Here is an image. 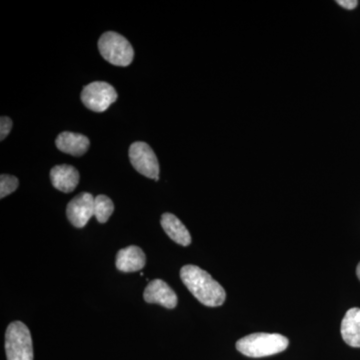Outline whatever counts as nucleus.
Listing matches in <instances>:
<instances>
[{
	"label": "nucleus",
	"mask_w": 360,
	"mask_h": 360,
	"mask_svg": "<svg viewBox=\"0 0 360 360\" xmlns=\"http://www.w3.org/2000/svg\"><path fill=\"white\" fill-rule=\"evenodd\" d=\"M336 4L343 7V8L348 9V11H352L359 6V1H356V0H338Z\"/></svg>",
	"instance_id": "f3484780"
},
{
	"label": "nucleus",
	"mask_w": 360,
	"mask_h": 360,
	"mask_svg": "<svg viewBox=\"0 0 360 360\" xmlns=\"http://www.w3.org/2000/svg\"><path fill=\"white\" fill-rule=\"evenodd\" d=\"M94 200L96 198L89 193H82L75 196L66 207V215L70 224L77 229H82L94 215Z\"/></svg>",
	"instance_id": "0eeeda50"
},
{
	"label": "nucleus",
	"mask_w": 360,
	"mask_h": 360,
	"mask_svg": "<svg viewBox=\"0 0 360 360\" xmlns=\"http://www.w3.org/2000/svg\"><path fill=\"white\" fill-rule=\"evenodd\" d=\"M13 129V120L7 116L0 118V141H4Z\"/></svg>",
	"instance_id": "dca6fc26"
},
{
	"label": "nucleus",
	"mask_w": 360,
	"mask_h": 360,
	"mask_svg": "<svg viewBox=\"0 0 360 360\" xmlns=\"http://www.w3.org/2000/svg\"><path fill=\"white\" fill-rule=\"evenodd\" d=\"M20 186L18 177L13 175L1 174L0 176V198H6L7 195L14 193Z\"/></svg>",
	"instance_id": "2eb2a0df"
},
{
	"label": "nucleus",
	"mask_w": 360,
	"mask_h": 360,
	"mask_svg": "<svg viewBox=\"0 0 360 360\" xmlns=\"http://www.w3.org/2000/svg\"><path fill=\"white\" fill-rule=\"evenodd\" d=\"M356 274H357V277H359V281H360V262H359V265H357Z\"/></svg>",
	"instance_id": "a211bd4d"
},
{
	"label": "nucleus",
	"mask_w": 360,
	"mask_h": 360,
	"mask_svg": "<svg viewBox=\"0 0 360 360\" xmlns=\"http://www.w3.org/2000/svg\"><path fill=\"white\" fill-rule=\"evenodd\" d=\"M341 336L347 345L360 347V309L354 307L347 310L341 322Z\"/></svg>",
	"instance_id": "f8f14e48"
},
{
	"label": "nucleus",
	"mask_w": 360,
	"mask_h": 360,
	"mask_svg": "<svg viewBox=\"0 0 360 360\" xmlns=\"http://www.w3.org/2000/svg\"><path fill=\"white\" fill-rule=\"evenodd\" d=\"M117 92L115 87L108 82H96L87 84L82 92V103L89 110L96 112H103L115 103Z\"/></svg>",
	"instance_id": "39448f33"
},
{
	"label": "nucleus",
	"mask_w": 360,
	"mask_h": 360,
	"mask_svg": "<svg viewBox=\"0 0 360 360\" xmlns=\"http://www.w3.org/2000/svg\"><path fill=\"white\" fill-rule=\"evenodd\" d=\"M288 338L278 333H258L240 338L236 348L245 356L259 359L281 354L288 348Z\"/></svg>",
	"instance_id": "f03ea898"
},
{
	"label": "nucleus",
	"mask_w": 360,
	"mask_h": 360,
	"mask_svg": "<svg viewBox=\"0 0 360 360\" xmlns=\"http://www.w3.org/2000/svg\"><path fill=\"white\" fill-rule=\"evenodd\" d=\"M143 298L148 303H155L165 309H174L179 302L176 293L161 279L150 281L144 290Z\"/></svg>",
	"instance_id": "6e6552de"
},
{
	"label": "nucleus",
	"mask_w": 360,
	"mask_h": 360,
	"mask_svg": "<svg viewBox=\"0 0 360 360\" xmlns=\"http://www.w3.org/2000/svg\"><path fill=\"white\" fill-rule=\"evenodd\" d=\"M52 186L65 193H72L79 182V174L75 167L68 165H56L51 172Z\"/></svg>",
	"instance_id": "1a4fd4ad"
},
{
	"label": "nucleus",
	"mask_w": 360,
	"mask_h": 360,
	"mask_svg": "<svg viewBox=\"0 0 360 360\" xmlns=\"http://www.w3.org/2000/svg\"><path fill=\"white\" fill-rule=\"evenodd\" d=\"M161 226L165 233L177 245L188 246L191 243V236L186 225L172 213H163L161 217Z\"/></svg>",
	"instance_id": "ddd939ff"
},
{
	"label": "nucleus",
	"mask_w": 360,
	"mask_h": 360,
	"mask_svg": "<svg viewBox=\"0 0 360 360\" xmlns=\"http://www.w3.org/2000/svg\"><path fill=\"white\" fill-rule=\"evenodd\" d=\"M129 160L137 172L155 179H160V163L155 151L146 142L137 141L129 148Z\"/></svg>",
	"instance_id": "423d86ee"
},
{
	"label": "nucleus",
	"mask_w": 360,
	"mask_h": 360,
	"mask_svg": "<svg viewBox=\"0 0 360 360\" xmlns=\"http://www.w3.org/2000/svg\"><path fill=\"white\" fill-rule=\"evenodd\" d=\"M98 49L101 56L111 65L129 66L134 58V51L129 40L120 33H103L98 40Z\"/></svg>",
	"instance_id": "7ed1b4c3"
},
{
	"label": "nucleus",
	"mask_w": 360,
	"mask_h": 360,
	"mask_svg": "<svg viewBox=\"0 0 360 360\" xmlns=\"http://www.w3.org/2000/svg\"><path fill=\"white\" fill-rule=\"evenodd\" d=\"M56 148L63 153L72 156L84 155L89 150V137L75 132L65 131L58 135L56 141Z\"/></svg>",
	"instance_id": "9b49d317"
},
{
	"label": "nucleus",
	"mask_w": 360,
	"mask_h": 360,
	"mask_svg": "<svg viewBox=\"0 0 360 360\" xmlns=\"http://www.w3.org/2000/svg\"><path fill=\"white\" fill-rule=\"evenodd\" d=\"M146 257L139 246L130 245L118 251L116 267L122 272H135L143 269Z\"/></svg>",
	"instance_id": "9d476101"
},
{
	"label": "nucleus",
	"mask_w": 360,
	"mask_h": 360,
	"mask_svg": "<svg viewBox=\"0 0 360 360\" xmlns=\"http://www.w3.org/2000/svg\"><path fill=\"white\" fill-rule=\"evenodd\" d=\"M6 352L7 360H33L32 335L22 322L14 321L7 328Z\"/></svg>",
	"instance_id": "20e7f679"
},
{
	"label": "nucleus",
	"mask_w": 360,
	"mask_h": 360,
	"mask_svg": "<svg viewBox=\"0 0 360 360\" xmlns=\"http://www.w3.org/2000/svg\"><path fill=\"white\" fill-rule=\"evenodd\" d=\"M115 212V205L108 196L98 195L94 200V217L99 224H105Z\"/></svg>",
	"instance_id": "4468645a"
},
{
	"label": "nucleus",
	"mask_w": 360,
	"mask_h": 360,
	"mask_svg": "<svg viewBox=\"0 0 360 360\" xmlns=\"http://www.w3.org/2000/svg\"><path fill=\"white\" fill-rule=\"evenodd\" d=\"M180 278L194 297L205 307L224 304L226 298L224 288L205 270L196 265H186L180 270Z\"/></svg>",
	"instance_id": "f257e3e1"
}]
</instances>
